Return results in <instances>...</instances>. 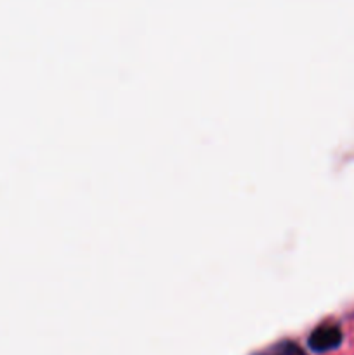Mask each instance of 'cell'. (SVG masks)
Segmentation results:
<instances>
[{"mask_svg": "<svg viewBox=\"0 0 354 355\" xmlns=\"http://www.w3.org/2000/svg\"><path fill=\"white\" fill-rule=\"evenodd\" d=\"M342 341L344 333L339 324L325 322L311 331L308 338V347L316 354H326V352L337 350Z\"/></svg>", "mask_w": 354, "mask_h": 355, "instance_id": "1", "label": "cell"}, {"mask_svg": "<svg viewBox=\"0 0 354 355\" xmlns=\"http://www.w3.org/2000/svg\"><path fill=\"white\" fill-rule=\"evenodd\" d=\"M254 355H308L295 341L283 340L276 345H271L266 350H260Z\"/></svg>", "mask_w": 354, "mask_h": 355, "instance_id": "2", "label": "cell"}]
</instances>
